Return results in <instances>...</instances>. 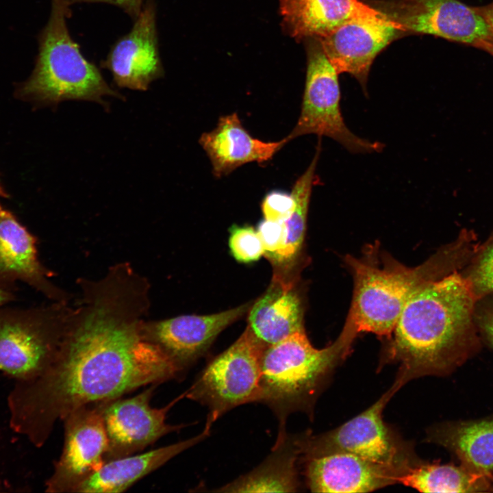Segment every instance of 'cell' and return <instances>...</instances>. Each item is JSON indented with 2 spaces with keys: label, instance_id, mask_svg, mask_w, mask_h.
Listing matches in <instances>:
<instances>
[{
  "label": "cell",
  "instance_id": "603a6c76",
  "mask_svg": "<svg viewBox=\"0 0 493 493\" xmlns=\"http://www.w3.org/2000/svg\"><path fill=\"white\" fill-rule=\"evenodd\" d=\"M301 434L279 428L271 453L255 469L213 490L218 492H294L299 488L296 462L301 457Z\"/></svg>",
  "mask_w": 493,
  "mask_h": 493
},
{
  "label": "cell",
  "instance_id": "7a4b0ae2",
  "mask_svg": "<svg viewBox=\"0 0 493 493\" xmlns=\"http://www.w3.org/2000/svg\"><path fill=\"white\" fill-rule=\"evenodd\" d=\"M477 294L457 271L431 279L405 305L391 335L388 358L399 364L405 385L425 376H443L475 351L472 315Z\"/></svg>",
  "mask_w": 493,
  "mask_h": 493
},
{
  "label": "cell",
  "instance_id": "52a82bcc",
  "mask_svg": "<svg viewBox=\"0 0 493 493\" xmlns=\"http://www.w3.org/2000/svg\"><path fill=\"white\" fill-rule=\"evenodd\" d=\"M264 347L247 326L226 350L210 361L185 391V397L208 409L205 429L231 409L258 402Z\"/></svg>",
  "mask_w": 493,
  "mask_h": 493
},
{
  "label": "cell",
  "instance_id": "e0dca14e",
  "mask_svg": "<svg viewBox=\"0 0 493 493\" xmlns=\"http://www.w3.org/2000/svg\"><path fill=\"white\" fill-rule=\"evenodd\" d=\"M52 275L39 261L36 238L0 204V287L13 290L21 281L55 301H66L50 281Z\"/></svg>",
  "mask_w": 493,
  "mask_h": 493
},
{
  "label": "cell",
  "instance_id": "ba28073f",
  "mask_svg": "<svg viewBox=\"0 0 493 493\" xmlns=\"http://www.w3.org/2000/svg\"><path fill=\"white\" fill-rule=\"evenodd\" d=\"M304 41L307 52L305 89L300 116L288 138L316 134L332 138L352 153L381 151L383 143L359 138L347 127L340 108L338 73L318 38Z\"/></svg>",
  "mask_w": 493,
  "mask_h": 493
},
{
  "label": "cell",
  "instance_id": "5b68a950",
  "mask_svg": "<svg viewBox=\"0 0 493 493\" xmlns=\"http://www.w3.org/2000/svg\"><path fill=\"white\" fill-rule=\"evenodd\" d=\"M354 279L353 296L341 334L354 340L361 332L391 337L399 316L412 294L435 278V263L414 268L387 260L381 266L370 258H346Z\"/></svg>",
  "mask_w": 493,
  "mask_h": 493
},
{
  "label": "cell",
  "instance_id": "cb8c5ba5",
  "mask_svg": "<svg viewBox=\"0 0 493 493\" xmlns=\"http://www.w3.org/2000/svg\"><path fill=\"white\" fill-rule=\"evenodd\" d=\"M399 483L421 492H493L488 477L461 464H416L400 477Z\"/></svg>",
  "mask_w": 493,
  "mask_h": 493
},
{
  "label": "cell",
  "instance_id": "83f0119b",
  "mask_svg": "<svg viewBox=\"0 0 493 493\" xmlns=\"http://www.w3.org/2000/svg\"><path fill=\"white\" fill-rule=\"evenodd\" d=\"M261 208L264 219L285 222L292 216L295 208V201L292 193L273 190L264 197Z\"/></svg>",
  "mask_w": 493,
  "mask_h": 493
},
{
  "label": "cell",
  "instance_id": "5bb4252c",
  "mask_svg": "<svg viewBox=\"0 0 493 493\" xmlns=\"http://www.w3.org/2000/svg\"><path fill=\"white\" fill-rule=\"evenodd\" d=\"M102 67L121 88L147 90L164 75L158 46L156 5L147 0L130 31L112 46Z\"/></svg>",
  "mask_w": 493,
  "mask_h": 493
},
{
  "label": "cell",
  "instance_id": "8fae6325",
  "mask_svg": "<svg viewBox=\"0 0 493 493\" xmlns=\"http://www.w3.org/2000/svg\"><path fill=\"white\" fill-rule=\"evenodd\" d=\"M111 400L81 406L63 419L62 451L45 483L46 492H75L107 462L109 442L103 415Z\"/></svg>",
  "mask_w": 493,
  "mask_h": 493
},
{
  "label": "cell",
  "instance_id": "2e32d148",
  "mask_svg": "<svg viewBox=\"0 0 493 493\" xmlns=\"http://www.w3.org/2000/svg\"><path fill=\"white\" fill-rule=\"evenodd\" d=\"M302 459L306 485L313 492H370L399 483L409 470L342 452Z\"/></svg>",
  "mask_w": 493,
  "mask_h": 493
},
{
  "label": "cell",
  "instance_id": "ac0fdd59",
  "mask_svg": "<svg viewBox=\"0 0 493 493\" xmlns=\"http://www.w3.org/2000/svg\"><path fill=\"white\" fill-rule=\"evenodd\" d=\"M289 141L288 136L277 142L253 137L236 112L220 116L215 128L203 133L199 140L218 178L244 164L268 161Z\"/></svg>",
  "mask_w": 493,
  "mask_h": 493
},
{
  "label": "cell",
  "instance_id": "6da1fadb",
  "mask_svg": "<svg viewBox=\"0 0 493 493\" xmlns=\"http://www.w3.org/2000/svg\"><path fill=\"white\" fill-rule=\"evenodd\" d=\"M81 285L83 296L71 308L52 362L37 377L15 382L8 396L11 428L36 447L77 408L182 373L144 335L149 284L128 264Z\"/></svg>",
  "mask_w": 493,
  "mask_h": 493
},
{
  "label": "cell",
  "instance_id": "9c48e42d",
  "mask_svg": "<svg viewBox=\"0 0 493 493\" xmlns=\"http://www.w3.org/2000/svg\"><path fill=\"white\" fill-rule=\"evenodd\" d=\"M403 385L396 379L372 405L337 428L316 435L307 432L301 433V457L342 452L375 463L406 469L417 464L383 419L385 405Z\"/></svg>",
  "mask_w": 493,
  "mask_h": 493
},
{
  "label": "cell",
  "instance_id": "d4e9b609",
  "mask_svg": "<svg viewBox=\"0 0 493 493\" xmlns=\"http://www.w3.org/2000/svg\"><path fill=\"white\" fill-rule=\"evenodd\" d=\"M320 142V138L311 163L293 186L291 193L295 201V208L290 218L286 221L288 227L286 244L271 261L273 263H288L296 257L301 249L307 228L310 197L316 181L315 173L321 151Z\"/></svg>",
  "mask_w": 493,
  "mask_h": 493
},
{
  "label": "cell",
  "instance_id": "d6a6232c",
  "mask_svg": "<svg viewBox=\"0 0 493 493\" xmlns=\"http://www.w3.org/2000/svg\"><path fill=\"white\" fill-rule=\"evenodd\" d=\"M481 10L488 23L491 34L493 36V3L487 7L481 8Z\"/></svg>",
  "mask_w": 493,
  "mask_h": 493
},
{
  "label": "cell",
  "instance_id": "d6986e66",
  "mask_svg": "<svg viewBox=\"0 0 493 493\" xmlns=\"http://www.w3.org/2000/svg\"><path fill=\"white\" fill-rule=\"evenodd\" d=\"M303 309L294 283L275 273L271 283L249 310L248 327L265 349L303 329Z\"/></svg>",
  "mask_w": 493,
  "mask_h": 493
},
{
  "label": "cell",
  "instance_id": "e575fe53",
  "mask_svg": "<svg viewBox=\"0 0 493 493\" xmlns=\"http://www.w3.org/2000/svg\"><path fill=\"white\" fill-rule=\"evenodd\" d=\"M492 488H493V477L492 478Z\"/></svg>",
  "mask_w": 493,
  "mask_h": 493
},
{
  "label": "cell",
  "instance_id": "f1b7e54d",
  "mask_svg": "<svg viewBox=\"0 0 493 493\" xmlns=\"http://www.w3.org/2000/svg\"><path fill=\"white\" fill-rule=\"evenodd\" d=\"M470 279L477 296L493 292V244L481 255Z\"/></svg>",
  "mask_w": 493,
  "mask_h": 493
},
{
  "label": "cell",
  "instance_id": "44dd1931",
  "mask_svg": "<svg viewBox=\"0 0 493 493\" xmlns=\"http://www.w3.org/2000/svg\"><path fill=\"white\" fill-rule=\"evenodd\" d=\"M426 440L452 453L472 472L493 477V416L442 422L429 428Z\"/></svg>",
  "mask_w": 493,
  "mask_h": 493
},
{
  "label": "cell",
  "instance_id": "7c38bea8",
  "mask_svg": "<svg viewBox=\"0 0 493 493\" xmlns=\"http://www.w3.org/2000/svg\"><path fill=\"white\" fill-rule=\"evenodd\" d=\"M157 384L138 394L111 400L104 412L109 447L107 462L138 453L164 435L183 428L166 422L169 410L185 397V392L165 406L152 407L150 402Z\"/></svg>",
  "mask_w": 493,
  "mask_h": 493
},
{
  "label": "cell",
  "instance_id": "ffe728a7",
  "mask_svg": "<svg viewBox=\"0 0 493 493\" xmlns=\"http://www.w3.org/2000/svg\"><path fill=\"white\" fill-rule=\"evenodd\" d=\"M285 33L296 40L324 36L353 18L383 12L360 0H279Z\"/></svg>",
  "mask_w": 493,
  "mask_h": 493
},
{
  "label": "cell",
  "instance_id": "f546056e",
  "mask_svg": "<svg viewBox=\"0 0 493 493\" xmlns=\"http://www.w3.org/2000/svg\"><path fill=\"white\" fill-rule=\"evenodd\" d=\"M71 6L76 3H105L120 8L135 20L141 12L144 0H66Z\"/></svg>",
  "mask_w": 493,
  "mask_h": 493
},
{
  "label": "cell",
  "instance_id": "836d02e7",
  "mask_svg": "<svg viewBox=\"0 0 493 493\" xmlns=\"http://www.w3.org/2000/svg\"><path fill=\"white\" fill-rule=\"evenodd\" d=\"M8 194L6 192L3 186L0 184V197L8 198Z\"/></svg>",
  "mask_w": 493,
  "mask_h": 493
},
{
  "label": "cell",
  "instance_id": "484cf974",
  "mask_svg": "<svg viewBox=\"0 0 493 493\" xmlns=\"http://www.w3.org/2000/svg\"><path fill=\"white\" fill-rule=\"evenodd\" d=\"M229 246L232 256L241 263L255 262L264 254L257 231L249 225L231 227Z\"/></svg>",
  "mask_w": 493,
  "mask_h": 493
},
{
  "label": "cell",
  "instance_id": "30bf717a",
  "mask_svg": "<svg viewBox=\"0 0 493 493\" xmlns=\"http://www.w3.org/2000/svg\"><path fill=\"white\" fill-rule=\"evenodd\" d=\"M373 7L397 24L403 34L433 35L493 55V36L481 8L459 0H381Z\"/></svg>",
  "mask_w": 493,
  "mask_h": 493
},
{
  "label": "cell",
  "instance_id": "9a60e30c",
  "mask_svg": "<svg viewBox=\"0 0 493 493\" xmlns=\"http://www.w3.org/2000/svg\"><path fill=\"white\" fill-rule=\"evenodd\" d=\"M246 303L209 315H184L157 322H144L145 337L159 346L181 372L207 350L218 335L242 317Z\"/></svg>",
  "mask_w": 493,
  "mask_h": 493
},
{
  "label": "cell",
  "instance_id": "3957f363",
  "mask_svg": "<svg viewBox=\"0 0 493 493\" xmlns=\"http://www.w3.org/2000/svg\"><path fill=\"white\" fill-rule=\"evenodd\" d=\"M47 25L38 36V53L31 75L18 84L16 97L42 105L65 100H86L105 105L104 96L122 99L107 84L98 67L87 60L71 37L66 0H51Z\"/></svg>",
  "mask_w": 493,
  "mask_h": 493
},
{
  "label": "cell",
  "instance_id": "277c9868",
  "mask_svg": "<svg viewBox=\"0 0 493 493\" xmlns=\"http://www.w3.org/2000/svg\"><path fill=\"white\" fill-rule=\"evenodd\" d=\"M352 342L341 336L329 346L315 348L304 329L266 347L260 358L259 401L268 405L285 427L296 412L310 414L330 375Z\"/></svg>",
  "mask_w": 493,
  "mask_h": 493
},
{
  "label": "cell",
  "instance_id": "4316f807",
  "mask_svg": "<svg viewBox=\"0 0 493 493\" xmlns=\"http://www.w3.org/2000/svg\"><path fill=\"white\" fill-rule=\"evenodd\" d=\"M264 250V255L272 261L286 246L288 227L285 222L262 220L257 229Z\"/></svg>",
  "mask_w": 493,
  "mask_h": 493
},
{
  "label": "cell",
  "instance_id": "1f68e13d",
  "mask_svg": "<svg viewBox=\"0 0 493 493\" xmlns=\"http://www.w3.org/2000/svg\"><path fill=\"white\" fill-rule=\"evenodd\" d=\"M15 299L13 290L0 287V307H4Z\"/></svg>",
  "mask_w": 493,
  "mask_h": 493
},
{
  "label": "cell",
  "instance_id": "7402d4cb",
  "mask_svg": "<svg viewBox=\"0 0 493 493\" xmlns=\"http://www.w3.org/2000/svg\"><path fill=\"white\" fill-rule=\"evenodd\" d=\"M210 431L179 442L141 454L130 455L107 462L97 472L80 484L75 492L115 493L127 490L142 477L172 458L206 438Z\"/></svg>",
  "mask_w": 493,
  "mask_h": 493
},
{
  "label": "cell",
  "instance_id": "4dcf8cb0",
  "mask_svg": "<svg viewBox=\"0 0 493 493\" xmlns=\"http://www.w3.org/2000/svg\"><path fill=\"white\" fill-rule=\"evenodd\" d=\"M480 324L487 340L493 346V311L486 314Z\"/></svg>",
  "mask_w": 493,
  "mask_h": 493
},
{
  "label": "cell",
  "instance_id": "8992f818",
  "mask_svg": "<svg viewBox=\"0 0 493 493\" xmlns=\"http://www.w3.org/2000/svg\"><path fill=\"white\" fill-rule=\"evenodd\" d=\"M70 310L65 301L29 309L0 307V372L15 382L39 376L57 353Z\"/></svg>",
  "mask_w": 493,
  "mask_h": 493
},
{
  "label": "cell",
  "instance_id": "4fadbf2b",
  "mask_svg": "<svg viewBox=\"0 0 493 493\" xmlns=\"http://www.w3.org/2000/svg\"><path fill=\"white\" fill-rule=\"evenodd\" d=\"M402 34L399 25L383 13L351 19L318 38L338 74L353 76L366 94L375 58Z\"/></svg>",
  "mask_w": 493,
  "mask_h": 493
}]
</instances>
